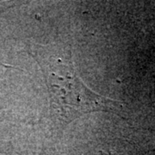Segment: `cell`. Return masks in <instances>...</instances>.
<instances>
[{
	"mask_svg": "<svg viewBox=\"0 0 155 155\" xmlns=\"http://www.w3.org/2000/svg\"><path fill=\"white\" fill-rule=\"evenodd\" d=\"M2 9H3V8H1V7H0V11H1V10H2Z\"/></svg>",
	"mask_w": 155,
	"mask_h": 155,
	"instance_id": "2",
	"label": "cell"
},
{
	"mask_svg": "<svg viewBox=\"0 0 155 155\" xmlns=\"http://www.w3.org/2000/svg\"><path fill=\"white\" fill-rule=\"evenodd\" d=\"M35 60L41 68L49 91L52 113L63 126L86 113L107 111L113 102L92 91L78 76L72 61L67 56L42 55L35 52Z\"/></svg>",
	"mask_w": 155,
	"mask_h": 155,
	"instance_id": "1",
	"label": "cell"
}]
</instances>
